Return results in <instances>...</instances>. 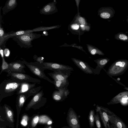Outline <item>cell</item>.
<instances>
[{"mask_svg":"<svg viewBox=\"0 0 128 128\" xmlns=\"http://www.w3.org/2000/svg\"><path fill=\"white\" fill-rule=\"evenodd\" d=\"M48 128H52V127H51V126H50Z\"/></svg>","mask_w":128,"mask_h":128,"instance_id":"obj_44","label":"cell"},{"mask_svg":"<svg viewBox=\"0 0 128 128\" xmlns=\"http://www.w3.org/2000/svg\"><path fill=\"white\" fill-rule=\"evenodd\" d=\"M42 88V87L40 86L34 87L27 92L26 93L28 97L32 96H34Z\"/></svg>","mask_w":128,"mask_h":128,"instance_id":"obj_25","label":"cell"},{"mask_svg":"<svg viewBox=\"0 0 128 128\" xmlns=\"http://www.w3.org/2000/svg\"><path fill=\"white\" fill-rule=\"evenodd\" d=\"M62 128H71L69 126L68 127V126H63Z\"/></svg>","mask_w":128,"mask_h":128,"instance_id":"obj_40","label":"cell"},{"mask_svg":"<svg viewBox=\"0 0 128 128\" xmlns=\"http://www.w3.org/2000/svg\"><path fill=\"white\" fill-rule=\"evenodd\" d=\"M22 82L10 78L3 81L0 84V102L4 98L16 93L20 89Z\"/></svg>","mask_w":128,"mask_h":128,"instance_id":"obj_1","label":"cell"},{"mask_svg":"<svg viewBox=\"0 0 128 128\" xmlns=\"http://www.w3.org/2000/svg\"><path fill=\"white\" fill-rule=\"evenodd\" d=\"M34 59L37 62H38L40 63H42L44 61V58L42 57H36L35 56L34 57Z\"/></svg>","mask_w":128,"mask_h":128,"instance_id":"obj_33","label":"cell"},{"mask_svg":"<svg viewBox=\"0 0 128 128\" xmlns=\"http://www.w3.org/2000/svg\"><path fill=\"white\" fill-rule=\"evenodd\" d=\"M66 120L71 128H81L78 118L75 112L71 108L68 110Z\"/></svg>","mask_w":128,"mask_h":128,"instance_id":"obj_8","label":"cell"},{"mask_svg":"<svg viewBox=\"0 0 128 128\" xmlns=\"http://www.w3.org/2000/svg\"><path fill=\"white\" fill-rule=\"evenodd\" d=\"M54 3H50L45 6L40 10V13L41 14L48 15L54 12Z\"/></svg>","mask_w":128,"mask_h":128,"instance_id":"obj_19","label":"cell"},{"mask_svg":"<svg viewBox=\"0 0 128 128\" xmlns=\"http://www.w3.org/2000/svg\"><path fill=\"white\" fill-rule=\"evenodd\" d=\"M36 83L31 84L29 82H22L19 90L16 94L18 95L21 94L26 93L32 89L34 88Z\"/></svg>","mask_w":128,"mask_h":128,"instance_id":"obj_16","label":"cell"},{"mask_svg":"<svg viewBox=\"0 0 128 128\" xmlns=\"http://www.w3.org/2000/svg\"><path fill=\"white\" fill-rule=\"evenodd\" d=\"M80 26L82 27H83L84 26V25L83 24H82L80 25Z\"/></svg>","mask_w":128,"mask_h":128,"instance_id":"obj_43","label":"cell"},{"mask_svg":"<svg viewBox=\"0 0 128 128\" xmlns=\"http://www.w3.org/2000/svg\"><path fill=\"white\" fill-rule=\"evenodd\" d=\"M126 33H128V32H126Z\"/></svg>","mask_w":128,"mask_h":128,"instance_id":"obj_45","label":"cell"},{"mask_svg":"<svg viewBox=\"0 0 128 128\" xmlns=\"http://www.w3.org/2000/svg\"><path fill=\"white\" fill-rule=\"evenodd\" d=\"M44 95L42 90L34 96L27 104L26 108L29 109L41 103H45L46 101V98L43 97Z\"/></svg>","mask_w":128,"mask_h":128,"instance_id":"obj_12","label":"cell"},{"mask_svg":"<svg viewBox=\"0 0 128 128\" xmlns=\"http://www.w3.org/2000/svg\"><path fill=\"white\" fill-rule=\"evenodd\" d=\"M71 72V71L68 70H57L48 74L54 80L65 81L68 80V78Z\"/></svg>","mask_w":128,"mask_h":128,"instance_id":"obj_10","label":"cell"},{"mask_svg":"<svg viewBox=\"0 0 128 128\" xmlns=\"http://www.w3.org/2000/svg\"><path fill=\"white\" fill-rule=\"evenodd\" d=\"M72 28L74 30H77L79 28V26L76 24H72L71 26Z\"/></svg>","mask_w":128,"mask_h":128,"instance_id":"obj_37","label":"cell"},{"mask_svg":"<svg viewBox=\"0 0 128 128\" xmlns=\"http://www.w3.org/2000/svg\"><path fill=\"white\" fill-rule=\"evenodd\" d=\"M79 21L80 23L81 24H84L85 23L84 20L82 17H80L79 18Z\"/></svg>","mask_w":128,"mask_h":128,"instance_id":"obj_38","label":"cell"},{"mask_svg":"<svg viewBox=\"0 0 128 128\" xmlns=\"http://www.w3.org/2000/svg\"><path fill=\"white\" fill-rule=\"evenodd\" d=\"M72 60L77 67L84 73L86 74H94V68L86 62L75 58H72Z\"/></svg>","mask_w":128,"mask_h":128,"instance_id":"obj_13","label":"cell"},{"mask_svg":"<svg viewBox=\"0 0 128 128\" xmlns=\"http://www.w3.org/2000/svg\"><path fill=\"white\" fill-rule=\"evenodd\" d=\"M28 118L26 116H23L21 122V124L24 126H26L27 124Z\"/></svg>","mask_w":128,"mask_h":128,"instance_id":"obj_31","label":"cell"},{"mask_svg":"<svg viewBox=\"0 0 128 128\" xmlns=\"http://www.w3.org/2000/svg\"><path fill=\"white\" fill-rule=\"evenodd\" d=\"M17 3L16 0H8L6 2L2 10L3 15L13 10L16 7Z\"/></svg>","mask_w":128,"mask_h":128,"instance_id":"obj_17","label":"cell"},{"mask_svg":"<svg viewBox=\"0 0 128 128\" xmlns=\"http://www.w3.org/2000/svg\"><path fill=\"white\" fill-rule=\"evenodd\" d=\"M96 111L98 112L100 118L105 128H110L108 115L106 111V108L96 105Z\"/></svg>","mask_w":128,"mask_h":128,"instance_id":"obj_11","label":"cell"},{"mask_svg":"<svg viewBox=\"0 0 128 128\" xmlns=\"http://www.w3.org/2000/svg\"><path fill=\"white\" fill-rule=\"evenodd\" d=\"M95 116L94 111V110H91L89 113L88 117L90 126V128L94 127L95 122Z\"/></svg>","mask_w":128,"mask_h":128,"instance_id":"obj_23","label":"cell"},{"mask_svg":"<svg viewBox=\"0 0 128 128\" xmlns=\"http://www.w3.org/2000/svg\"><path fill=\"white\" fill-rule=\"evenodd\" d=\"M120 103L122 106H127L128 105V100H122Z\"/></svg>","mask_w":128,"mask_h":128,"instance_id":"obj_36","label":"cell"},{"mask_svg":"<svg viewBox=\"0 0 128 128\" xmlns=\"http://www.w3.org/2000/svg\"><path fill=\"white\" fill-rule=\"evenodd\" d=\"M7 76L10 78L20 82H32L40 84L41 81L24 73L8 72Z\"/></svg>","mask_w":128,"mask_h":128,"instance_id":"obj_5","label":"cell"},{"mask_svg":"<svg viewBox=\"0 0 128 128\" xmlns=\"http://www.w3.org/2000/svg\"><path fill=\"white\" fill-rule=\"evenodd\" d=\"M100 14V16L105 19H109L112 18L114 16L115 12L114 9L111 7L105 8Z\"/></svg>","mask_w":128,"mask_h":128,"instance_id":"obj_18","label":"cell"},{"mask_svg":"<svg viewBox=\"0 0 128 128\" xmlns=\"http://www.w3.org/2000/svg\"><path fill=\"white\" fill-rule=\"evenodd\" d=\"M8 69L4 72H13L20 73H25L26 72L24 68H26L23 60H18L8 63Z\"/></svg>","mask_w":128,"mask_h":128,"instance_id":"obj_9","label":"cell"},{"mask_svg":"<svg viewBox=\"0 0 128 128\" xmlns=\"http://www.w3.org/2000/svg\"><path fill=\"white\" fill-rule=\"evenodd\" d=\"M0 37H2L6 34L4 32V30L3 28L1 27V22H0Z\"/></svg>","mask_w":128,"mask_h":128,"instance_id":"obj_35","label":"cell"},{"mask_svg":"<svg viewBox=\"0 0 128 128\" xmlns=\"http://www.w3.org/2000/svg\"><path fill=\"white\" fill-rule=\"evenodd\" d=\"M39 118L38 116H35L33 119L32 122V126L33 127L35 126L39 120Z\"/></svg>","mask_w":128,"mask_h":128,"instance_id":"obj_32","label":"cell"},{"mask_svg":"<svg viewBox=\"0 0 128 128\" xmlns=\"http://www.w3.org/2000/svg\"><path fill=\"white\" fill-rule=\"evenodd\" d=\"M40 64L41 67L44 70L48 69L54 72L57 70L74 71L73 68L71 66L58 63L43 62L41 63H40Z\"/></svg>","mask_w":128,"mask_h":128,"instance_id":"obj_7","label":"cell"},{"mask_svg":"<svg viewBox=\"0 0 128 128\" xmlns=\"http://www.w3.org/2000/svg\"><path fill=\"white\" fill-rule=\"evenodd\" d=\"M110 60V59L107 58H100L94 60V61L97 64V66L95 69H93L94 74L95 75L100 74L101 70L104 68Z\"/></svg>","mask_w":128,"mask_h":128,"instance_id":"obj_15","label":"cell"},{"mask_svg":"<svg viewBox=\"0 0 128 128\" xmlns=\"http://www.w3.org/2000/svg\"><path fill=\"white\" fill-rule=\"evenodd\" d=\"M67 88H65L58 90H55L53 92L52 97L56 102H62L67 97L70 92Z\"/></svg>","mask_w":128,"mask_h":128,"instance_id":"obj_14","label":"cell"},{"mask_svg":"<svg viewBox=\"0 0 128 128\" xmlns=\"http://www.w3.org/2000/svg\"><path fill=\"white\" fill-rule=\"evenodd\" d=\"M52 121L51 120H50L48 122V124H52Z\"/></svg>","mask_w":128,"mask_h":128,"instance_id":"obj_39","label":"cell"},{"mask_svg":"<svg viewBox=\"0 0 128 128\" xmlns=\"http://www.w3.org/2000/svg\"><path fill=\"white\" fill-rule=\"evenodd\" d=\"M4 107L8 118L10 122H13L14 120L12 112L6 105L5 104Z\"/></svg>","mask_w":128,"mask_h":128,"instance_id":"obj_27","label":"cell"},{"mask_svg":"<svg viewBox=\"0 0 128 128\" xmlns=\"http://www.w3.org/2000/svg\"><path fill=\"white\" fill-rule=\"evenodd\" d=\"M95 116V122L96 128H102L100 121V117L98 112L96 111Z\"/></svg>","mask_w":128,"mask_h":128,"instance_id":"obj_29","label":"cell"},{"mask_svg":"<svg viewBox=\"0 0 128 128\" xmlns=\"http://www.w3.org/2000/svg\"><path fill=\"white\" fill-rule=\"evenodd\" d=\"M127 18L126 20V21L128 23V16H127Z\"/></svg>","mask_w":128,"mask_h":128,"instance_id":"obj_42","label":"cell"},{"mask_svg":"<svg viewBox=\"0 0 128 128\" xmlns=\"http://www.w3.org/2000/svg\"><path fill=\"white\" fill-rule=\"evenodd\" d=\"M128 94V91H124L120 92L113 97L110 101L107 103L108 105L120 103L122 97Z\"/></svg>","mask_w":128,"mask_h":128,"instance_id":"obj_20","label":"cell"},{"mask_svg":"<svg viewBox=\"0 0 128 128\" xmlns=\"http://www.w3.org/2000/svg\"><path fill=\"white\" fill-rule=\"evenodd\" d=\"M115 39L125 42H128V36L126 34L120 32L115 35Z\"/></svg>","mask_w":128,"mask_h":128,"instance_id":"obj_24","label":"cell"},{"mask_svg":"<svg viewBox=\"0 0 128 128\" xmlns=\"http://www.w3.org/2000/svg\"><path fill=\"white\" fill-rule=\"evenodd\" d=\"M128 68V60L120 59L115 61L109 68L107 71L103 69L110 77L121 75L124 74Z\"/></svg>","mask_w":128,"mask_h":128,"instance_id":"obj_2","label":"cell"},{"mask_svg":"<svg viewBox=\"0 0 128 128\" xmlns=\"http://www.w3.org/2000/svg\"><path fill=\"white\" fill-rule=\"evenodd\" d=\"M125 90H127V91H128V87H125L123 88Z\"/></svg>","mask_w":128,"mask_h":128,"instance_id":"obj_41","label":"cell"},{"mask_svg":"<svg viewBox=\"0 0 128 128\" xmlns=\"http://www.w3.org/2000/svg\"><path fill=\"white\" fill-rule=\"evenodd\" d=\"M4 54L5 57H8L10 54V50L8 48H5L4 50Z\"/></svg>","mask_w":128,"mask_h":128,"instance_id":"obj_34","label":"cell"},{"mask_svg":"<svg viewBox=\"0 0 128 128\" xmlns=\"http://www.w3.org/2000/svg\"><path fill=\"white\" fill-rule=\"evenodd\" d=\"M50 118L47 116H41L39 118V122L42 124L48 123L50 120Z\"/></svg>","mask_w":128,"mask_h":128,"instance_id":"obj_30","label":"cell"},{"mask_svg":"<svg viewBox=\"0 0 128 128\" xmlns=\"http://www.w3.org/2000/svg\"><path fill=\"white\" fill-rule=\"evenodd\" d=\"M23 61L24 64L34 74L40 78L45 80L51 83L54 84V81H52L46 76L44 72V70L41 67L38 62H28L24 60Z\"/></svg>","mask_w":128,"mask_h":128,"instance_id":"obj_4","label":"cell"},{"mask_svg":"<svg viewBox=\"0 0 128 128\" xmlns=\"http://www.w3.org/2000/svg\"><path fill=\"white\" fill-rule=\"evenodd\" d=\"M106 110L108 115L110 128H128L120 118L107 108H106Z\"/></svg>","mask_w":128,"mask_h":128,"instance_id":"obj_6","label":"cell"},{"mask_svg":"<svg viewBox=\"0 0 128 128\" xmlns=\"http://www.w3.org/2000/svg\"><path fill=\"white\" fill-rule=\"evenodd\" d=\"M2 59V64L1 67V71L0 75L3 72H5L8 68L9 64L5 61L4 58V56L1 57Z\"/></svg>","mask_w":128,"mask_h":128,"instance_id":"obj_28","label":"cell"},{"mask_svg":"<svg viewBox=\"0 0 128 128\" xmlns=\"http://www.w3.org/2000/svg\"><path fill=\"white\" fill-rule=\"evenodd\" d=\"M41 36L40 34L31 32L14 36L11 38L15 41L21 48H29L32 46V41Z\"/></svg>","mask_w":128,"mask_h":128,"instance_id":"obj_3","label":"cell"},{"mask_svg":"<svg viewBox=\"0 0 128 128\" xmlns=\"http://www.w3.org/2000/svg\"><path fill=\"white\" fill-rule=\"evenodd\" d=\"M33 32L34 31L33 30H20L16 32H11L10 34L11 38L14 36L23 34L29 33Z\"/></svg>","mask_w":128,"mask_h":128,"instance_id":"obj_26","label":"cell"},{"mask_svg":"<svg viewBox=\"0 0 128 128\" xmlns=\"http://www.w3.org/2000/svg\"><path fill=\"white\" fill-rule=\"evenodd\" d=\"M54 82L55 88L58 90L67 88L69 84L68 80L62 81L54 80Z\"/></svg>","mask_w":128,"mask_h":128,"instance_id":"obj_22","label":"cell"},{"mask_svg":"<svg viewBox=\"0 0 128 128\" xmlns=\"http://www.w3.org/2000/svg\"><path fill=\"white\" fill-rule=\"evenodd\" d=\"M28 98L26 93L18 95L16 99L17 107L20 108L22 107L24 102Z\"/></svg>","mask_w":128,"mask_h":128,"instance_id":"obj_21","label":"cell"}]
</instances>
